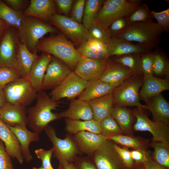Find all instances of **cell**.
I'll list each match as a JSON object with an SVG mask.
<instances>
[{
    "mask_svg": "<svg viewBox=\"0 0 169 169\" xmlns=\"http://www.w3.org/2000/svg\"><path fill=\"white\" fill-rule=\"evenodd\" d=\"M132 157L135 164L142 163L144 160L150 154L147 151L139 150H133L131 151Z\"/></svg>",
    "mask_w": 169,
    "mask_h": 169,
    "instance_id": "obj_53",
    "label": "cell"
},
{
    "mask_svg": "<svg viewBox=\"0 0 169 169\" xmlns=\"http://www.w3.org/2000/svg\"><path fill=\"white\" fill-rule=\"evenodd\" d=\"M143 79L142 75L132 76L115 88L112 92L114 105L126 107L136 106L143 109L140 102L139 90Z\"/></svg>",
    "mask_w": 169,
    "mask_h": 169,
    "instance_id": "obj_6",
    "label": "cell"
},
{
    "mask_svg": "<svg viewBox=\"0 0 169 169\" xmlns=\"http://www.w3.org/2000/svg\"><path fill=\"white\" fill-rule=\"evenodd\" d=\"M126 17L130 24L151 22L153 18L151 11L146 3L141 4Z\"/></svg>",
    "mask_w": 169,
    "mask_h": 169,
    "instance_id": "obj_39",
    "label": "cell"
},
{
    "mask_svg": "<svg viewBox=\"0 0 169 169\" xmlns=\"http://www.w3.org/2000/svg\"><path fill=\"white\" fill-rule=\"evenodd\" d=\"M10 26L0 18V38Z\"/></svg>",
    "mask_w": 169,
    "mask_h": 169,
    "instance_id": "obj_56",
    "label": "cell"
},
{
    "mask_svg": "<svg viewBox=\"0 0 169 169\" xmlns=\"http://www.w3.org/2000/svg\"><path fill=\"white\" fill-rule=\"evenodd\" d=\"M85 0H76L74 1L70 18L79 23H81L83 15Z\"/></svg>",
    "mask_w": 169,
    "mask_h": 169,
    "instance_id": "obj_46",
    "label": "cell"
},
{
    "mask_svg": "<svg viewBox=\"0 0 169 169\" xmlns=\"http://www.w3.org/2000/svg\"><path fill=\"white\" fill-rule=\"evenodd\" d=\"M65 122V130L70 135L84 131L97 134L101 133L100 123L93 119L82 121L66 119Z\"/></svg>",
    "mask_w": 169,
    "mask_h": 169,
    "instance_id": "obj_31",
    "label": "cell"
},
{
    "mask_svg": "<svg viewBox=\"0 0 169 169\" xmlns=\"http://www.w3.org/2000/svg\"><path fill=\"white\" fill-rule=\"evenodd\" d=\"M162 32L157 24L153 21L139 22L130 24L126 31L117 37L130 42H137L146 51H151L160 44Z\"/></svg>",
    "mask_w": 169,
    "mask_h": 169,
    "instance_id": "obj_3",
    "label": "cell"
},
{
    "mask_svg": "<svg viewBox=\"0 0 169 169\" xmlns=\"http://www.w3.org/2000/svg\"><path fill=\"white\" fill-rule=\"evenodd\" d=\"M72 72L63 61L53 56L44 77L42 90H48L59 85Z\"/></svg>",
    "mask_w": 169,
    "mask_h": 169,
    "instance_id": "obj_14",
    "label": "cell"
},
{
    "mask_svg": "<svg viewBox=\"0 0 169 169\" xmlns=\"http://www.w3.org/2000/svg\"><path fill=\"white\" fill-rule=\"evenodd\" d=\"M145 169H166L158 163L150 156V154L147 157L142 163Z\"/></svg>",
    "mask_w": 169,
    "mask_h": 169,
    "instance_id": "obj_54",
    "label": "cell"
},
{
    "mask_svg": "<svg viewBox=\"0 0 169 169\" xmlns=\"http://www.w3.org/2000/svg\"><path fill=\"white\" fill-rule=\"evenodd\" d=\"M130 25L126 16L120 18L113 22L108 28L111 38L118 36L128 28Z\"/></svg>",
    "mask_w": 169,
    "mask_h": 169,
    "instance_id": "obj_43",
    "label": "cell"
},
{
    "mask_svg": "<svg viewBox=\"0 0 169 169\" xmlns=\"http://www.w3.org/2000/svg\"><path fill=\"white\" fill-rule=\"evenodd\" d=\"M132 75V72L128 67L109 58L100 79L116 87Z\"/></svg>",
    "mask_w": 169,
    "mask_h": 169,
    "instance_id": "obj_16",
    "label": "cell"
},
{
    "mask_svg": "<svg viewBox=\"0 0 169 169\" xmlns=\"http://www.w3.org/2000/svg\"><path fill=\"white\" fill-rule=\"evenodd\" d=\"M44 130L54 148L53 157L59 163L74 162L81 152L73 137L67 135L64 139L59 138L54 129L49 125Z\"/></svg>",
    "mask_w": 169,
    "mask_h": 169,
    "instance_id": "obj_8",
    "label": "cell"
},
{
    "mask_svg": "<svg viewBox=\"0 0 169 169\" xmlns=\"http://www.w3.org/2000/svg\"><path fill=\"white\" fill-rule=\"evenodd\" d=\"M152 72L153 75L165 76L168 78L169 63L165 54L160 48L157 47L153 52Z\"/></svg>",
    "mask_w": 169,
    "mask_h": 169,
    "instance_id": "obj_35",
    "label": "cell"
},
{
    "mask_svg": "<svg viewBox=\"0 0 169 169\" xmlns=\"http://www.w3.org/2000/svg\"><path fill=\"white\" fill-rule=\"evenodd\" d=\"M108 59H94L82 57L73 71L82 79L89 81L100 79Z\"/></svg>",
    "mask_w": 169,
    "mask_h": 169,
    "instance_id": "obj_15",
    "label": "cell"
},
{
    "mask_svg": "<svg viewBox=\"0 0 169 169\" xmlns=\"http://www.w3.org/2000/svg\"><path fill=\"white\" fill-rule=\"evenodd\" d=\"M36 49L49 54L64 62L73 72L82 56L73 44L62 34L43 38L39 41Z\"/></svg>",
    "mask_w": 169,
    "mask_h": 169,
    "instance_id": "obj_2",
    "label": "cell"
},
{
    "mask_svg": "<svg viewBox=\"0 0 169 169\" xmlns=\"http://www.w3.org/2000/svg\"><path fill=\"white\" fill-rule=\"evenodd\" d=\"M58 169H78L74 162L59 163Z\"/></svg>",
    "mask_w": 169,
    "mask_h": 169,
    "instance_id": "obj_55",
    "label": "cell"
},
{
    "mask_svg": "<svg viewBox=\"0 0 169 169\" xmlns=\"http://www.w3.org/2000/svg\"><path fill=\"white\" fill-rule=\"evenodd\" d=\"M21 77L14 68L9 66L0 67V87L3 89L8 84Z\"/></svg>",
    "mask_w": 169,
    "mask_h": 169,
    "instance_id": "obj_42",
    "label": "cell"
},
{
    "mask_svg": "<svg viewBox=\"0 0 169 169\" xmlns=\"http://www.w3.org/2000/svg\"><path fill=\"white\" fill-rule=\"evenodd\" d=\"M142 110L137 107L131 111L136 119V122L133 125L134 130L151 133L152 136V142L161 141L169 143L168 125L150 120Z\"/></svg>",
    "mask_w": 169,
    "mask_h": 169,
    "instance_id": "obj_10",
    "label": "cell"
},
{
    "mask_svg": "<svg viewBox=\"0 0 169 169\" xmlns=\"http://www.w3.org/2000/svg\"><path fill=\"white\" fill-rule=\"evenodd\" d=\"M100 123L102 130L101 134L106 137L122 133L117 123L111 115L104 119Z\"/></svg>",
    "mask_w": 169,
    "mask_h": 169,
    "instance_id": "obj_40",
    "label": "cell"
},
{
    "mask_svg": "<svg viewBox=\"0 0 169 169\" xmlns=\"http://www.w3.org/2000/svg\"><path fill=\"white\" fill-rule=\"evenodd\" d=\"M153 52L148 51L141 54V68L143 76H153L152 72Z\"/></svg>",
    "mask_w": 169,
    "mask_h": 169,
    "instance_id": "obj_44",
    "label": "cell"
},
{
    "mask_svg": "<svg viewBox=\"0 0 169 169\" xmlns=\"http://www.w3.org/2000/svg\"><path fill=\"white\" fill-rule=\"evenodd\" d=\"M36 99L35 105L27 110L28 125L33 132L39 134L50 122L61 118L59 113L52 111L60 102L52 99L43 90L38 92Z\"/></svg>",
    "mask_w": 169,
    "mask_h": 169,
    "instance_id": "obj_1",
    "label": "cell"
},
{
    "mask_svg": "<svg viewBox=\"0 0 169 169\" xmlns=\"http://www.w3.org/2000/svg\"><path fill=\"white\" fill-rule=\"evenodd\" d=\"M114 143L107 139L90 157L97 169H128L114 148Z\"/></svg>",
    "mask_w": 169,
    "mask_h": 169,
    "instance_id": "obj_12",
    "label": "cell"
},
{
    "mask_svg": "<svg viewBox=\"0 0 169 169\" xmlns=\"http://www.w3.org/2000/svg\"><path fill=\"white\" fill-rule=\"evenodd\" d=\"M141 54L132 53L111 57L113 61L128 67L133 75H142L141 68Z\"/></svg>",
    "mask_w": 169,
    "mask_h": 169,
    "instance_id": "obj_37",
    "label": "cell"
},
{
    "mask_svg": "<svg viewBox=\"0 0 169 169\" xmlns=\"http://www.w3.org/2000/svg\"><path fill=\"white\" fill-rule=\"evenodd\" d=\"M89 39H95L107 44L111 38L108 31L96 23L91 25L88 29Z\"/></svg>",
    "mask_w": 169,
    "mask_h": 169,
    "instance_id": "obj_41",
    "label": "cell"
},
{
    "mask_svg": "<svg viewBox=\"0 0 169 169\" xmlns=\"http://www.w3.org/2000/svg\"><path fill=\"white\" fill-rule=\"evenodd\" d=\"M143 109L151 113L153 121L162 122L168 125L169 123V103L161 93L151 98L145 102Z\"/></svg>",
    "mask_w": 169,
    "mask_h": 169,
    "instance_id": "obj_22",
    "label": "cell"
},
{
    "mask_svg": "<svg viewBox=\"0 0 169 169\" xmlns=\"http://www.w3.org/2000/svg\"><path fill=\"white\" fill-rule=\"evenodd\" d=\"M61 118L87 120L93 119V112L88 102L74 99L70 100L68 108L59 113Z\"/></svg>",
    "mask_w": 169,
    "mask_h": 169,
    "instance_id": "obj_24",
    "label": "cell"
},
{
    "mask_svg": "<svg viewBox=\"0 0 169 169\" xmlns=\"http://www.w3.org/2000/svg\"><path fill=\"white\" fill-rule=\"evenodd\" d=\"M7 102L26 107L36 99L37 92L27 79L21 77L3 89Z\"/></svg>",
    "mask_w": 169,
    "mask_h": 169,
    "instance_id": "obj_7",
    "label": "cell"
},
{
    "mask_svg": "<svg viewBox=\"0 0 169 169\" xmlns=\"http://www.w3.org/2000/svg\"><path fill=\"white\" fill-rule=\"evenodd\" d=\"M77 50L83 57L94 59H108L107 44L100 40L89 39Z\"/></svg>",
    "mask_w": 169,
    "mask_h": 169,
    "instance_id": "obj_27",
    "label": "cell"
},
{
    "mask_svg": "<svg viewBox=\"0 0 169 169\" xmlns=\"http://www.w3.org/2000/svg\"><path fill=\"white\" fill-rule=\"evenodd\" d=\"M59 11L64 15L68 16L72 8L74 0H54Z\"/></svg>",
    "mask_w": 169,
    "mask_h": 169,
    "instance_id": "obj_51",
    "label": "cell"
},
{
    "mask_svg": "<svg viewBox=\"0 0 169 169\" xmlns=\"http://www.w3.org/2000/svg\"><path fill=\"white\" fill-rule=\"evenodd\" d=\"M8 126L15 135L19 142L23 159L27 162H30L33 157L30 151L29 145L31 142L39 141V134L29 131L26 126L23 124L13 127Z\"/></svg>",
    "mask_w": 169,
    "mask_h": 169,
    "instance_id": "obj_21",
    "label": "cell"
},
{
    "mask_svg": "<svg viewBox=\"0 0 169 169\" xmlns=\"http://www.w3.org/2000/svg\"><path fill=\"white\" fill-rule=\"evenodd\" d=\"M6 103L3 89L0 87V107L3 106Z\"/></svg>",
    "mask_w": 169,
    "mask_h": 169,
    "instance_id": "obj_57",
    "label": "cell"
},
{
    "mask_svg": "<svg viewBox=\"0 0 169 169\" xmlns=\"http://www.w3.org/2000/svg\"><path fill=\"white\" fill-rule=\"evenodd\" d=\"M56 6L53 0H31L23 13L25 17H34L47 23L56 13Z\"/></svg>",
    "mask_w": 169,
    "mask_h": 169,
    "instance_id": "obj_18",
    "label": "cell"
},
{
    "mask_svg": "<svg viewBox=\"0 0 169 169\" xmlns=\"http://www.w3.org/2000/svg\"><path fill=\"white\" fill-rule=\"evenodd\" d=\"M92 109L93 119L100 123L111 115L114 107L112 93H110L88 102Z\"/></svg>",
    "mask_w": 169,
    "mask_h": 169,
    "instance_id": "obj_29",
    "label": "cell"
},
{
    "mask_svg": "<svg viewBox=\"0 0 169 169\" xmlns=\"http://www.w3.org/2000/svg\"><path fill=\"white\" fill-rule=\"evenodd\" d=\"M141 87L139 93V98L140 100L145 102L162 92L169 90V79H162L154 76H143Z\"/></svg>",
    "mask_w": 169,
    "mask_h": 169,
    "instance_id": "obj_23",
    "label": "cell"
},
{
    "mask_svg": "<svg viewBox=\"0 0 169 169\" xmlns=\"http://www.w3.org/2000/svg\"><path fill=\"white\" fill-rule=\"evenodd\" d=\"M87 83V81L72 71L59 85L54 88L49 96L56 101L64 98L71 100L81 94Z\"/></svg>",
    "mask_w": 169,
    "mask_h": 169,
    "instance_id": "obj_13",
    "label": "cell"
},
{
    "mask_svg": "<svg viewBox=\"0 0 169 169\" xmlns=\"http://www.w3.org/2000/svg\"><path fill=\"white\" fill-rule=\"evenodd\" d=\"M32 169H48L43 167L41 166L40 167H33Z\"/></svg>",
    "mask_w": 169,
    "mask_h": 169,
    "instance_id": "obj_59",
    "label": "cell"
},
{
    "mask_svg": "<svg viewBox=\"0 0 169 169\" xmlns=\"http://www.w3.org/2000/svg\"><path fill=\"white\" fill-rule=\"evenodd\" d=\"M106 139L124 147L144 151H147L149 144L148 140L142 138L122 134L108 136L106 137Z\"/></svg>",
    "mask_w": 169,
    "mask_h": 169,
    "instance_id": "obj_32",
    "label": "cell"
},
{
    "mask_svg": "<svg viewBox=\"0 0 169 169\" xmlns=\"http://www.w3.org/2000/svg\"><path fill=\"white\" fill-rule=\"evenodd\" d=\"M4 145L0 139V169H14L11 157L6 151Z\"/></svg>",
    "mask_w": 169,
    "mask_h": 169,
    "instance_id": "obj_49",
    "label": "cell"
},
{
    "mask_svg": "<svg viewBox=\"0 0 169 169\" xmlns=\"http://www.w3.org/2000/svg\"><path fill=\"white\" fill-rule=\"evenodd\" d=\"M100 79L87 81L86 87L78 99L87 102L109 93H112L115 88Z\"/></svg>",
    "mask_w": 169,
    "mask_h": 169,
    "instance_id": "obj_28",
    "label": "cell"
},
{
    "mask_svg": "<svg viewBox=\"0 0 169 169\" xmlns=\"http://www.w3.org/2000/svg\"><path fill=\"white\" fill-rule=\"evenodd\" d=\"M104 1L85 0L82 22L87 29L96 22L97 15Z\"/></svg>",
    "mask_w": 169,
    "mask_h": 169,
    "instance_id": "obj_36",
    "label": "cell"
},
{
    "mask_svg": "<svg viewBox=\"0 0 169 169\" xmlns=\"http://www.w3.org/2000/svg\"><path fill=\"white\" fill-rule=\"evenodd\" d=\"M25 18L23 12L15 11L0 0V18L10 26L20 30Z\"/></svg>",
    "mask_w": 169,
    "mask_h": 169,
    "instance_id": "obj_33",
    "label": "cell"
},
{
    "mask_svg": "<svg viewBox=\"0 0 169 169\" xmlns=\"http://www.w3.org/2000/svg\"><path fill=\"white\" fill-rule=\"evenodd\" d=\"M151 11L153 18L156 19L157 23L161 29L162 32L169 31V8L160 12L154 10Z\"/></svg>",
    "mask_w": 169,
    "mask_h": 169,
    "instance_id": "obj_45",
    "label": "cell"
},
{
    "mask_svg": "<svg viewBox=\"0 0 169 169\" xmlns=\"http://www.w3.org/2000/svg\"><path fill=\"white\" fill-rule=\"evenodd\" d=\"M153 159L166 169L169 168V143L161 141L152 142Z\"/></svg>",
    "mask_w": 169,
    "mask_h": 169,
    "instance_id": "obj_38",
    "label": "cell"
},
{
    "mask_svg": "<svg viewBox=\"0 0 169 169\" xmlns=\"http://www.w3.org/2000/svg\"><path fill=\"white\" fill-rule=\"evenodd\" d=\"M53 57L52 55L42 52L35 58L32 64L28 79L38 93L42 90L44 77L47 66Z\"/></svg>",
    "mask_w": 169,
    "mask_h": 169,
    "instance_id": "obj_20",
    "label": "cell"
},
{
    "mask_svg": "<svg viewBox=\"0 0 169 169\" xmlns=\"http://www.w3.org/2000/svg\"><path fill=\"white\" fill-rule=\"evenodd\" d=\"M57 28L38 18L25 17L19 32L21 43H24L32 53L37 54L36 48L39 41L48 33H57Z\"/></svg>",
    "mask_w": 169,
    "mask_h": 169,
    "instance_id": "obj_4",
    "label": "cell"
},
{
    "mask_svg": "<svg viewBox=\"0 0 169 169\" xmlns=\"http://www.w3.org/2000/svg\"><path fill=\"white\" fill-rule=\"evenodd\" d=\"M37 54L31 52L24 43L20 42L14 69L21 76L28 79L30 71Z\"/></svg>",
    "mask_w": 169,
    "mask_h": 169,
    "instance_id": "obj_30",
    "label": "cell"
},
{
    "mask_svg": "<svg viewBox=\"0 0 169 169\" xmlns=\"http://www.w3.org/2000/svg\"><path fill=\"white\" fill-rule=\"evenodd\" d=\"M141 2V0H105L97 15L96 23L107 29L114 21L129 15Z\"/></svg>",
    "mask_w": 169,
    "mask_h": 169,
    "instance_id": "obj_5",
    "label": "cell"
},
{
    "mask_svg": "<svg viewBox=\"0 0 169 169\" xmlns=\"http://www.w3.org/2000/svg\"><path fill=\"white\" fill-rule=\"evenodd\" d=\"M54 149V148L53 147L48 150L40 148L35 151L37 157L42 161V166L48 169H54L51 163V159Z\"/></svg>",
    "mask_w": 169,
    "mask_h": 169,
    "instance_id": "obj_48",
    "label": "cell"
},
{
    "mask_svg": "<svg viewBox=\"0 0 169 169\" xmlns=\"http://www.w3.org/2000/svg\"><path fill=\"white\" fill-rule=\"evenodd\" d=\"M0 139L3 142L6 150L11 157L16 159L19 163L22 164L23 159L19 142L15 135L0 117Z\"/></svg>",
    "mask_w": 169,
    "mask_h": 169,
    "instance_id": "obj_25",
    "label": "cell"
},
{
    "mask_svg": "<svg viewBox=\"0 0 169 169\" xmlns=\"http://www.w3.org/2000/svg\"><path fill=\"white\" fill-rule=\"evenodd\" d=\"M20 42L18 30L9 26L0 38V67L14 68Z\"/></svg>",
    "mask_w": 169,
    "mask_h": 169,
    "instance_id": "obj_11",
    "label": "cell"
},
{
    "mask_svg": "<svg viewBox=\"0 0 169 169\" xmlns=\"http://www.w3.org/2000/svg\"><path fill=\"white\" fill-rule=\"evenodd\" d=\"M26 107L7 102L0 107V117L7 125L13 127L19 125H28Z\"/></svg>",
    "mask_w": 169,
    "mask_h": 169,
    "instance_id": "obj_19",
    "label": "cell"
},
{
    "mask_svg": "<svg viewBox=\"0 0 169 169\" xmlns=\"http://www.w3.org/2000/svg\"><path fill=\"white\" fill-rule=\"evenodd\" d=\"M129 169H145L142 164H135L132 168Z\"/></svg>",
    "mask_w": 169,
    "mask_h": 169,
    "instance_id": "obj_58",
    "label": "cell"
},
{
    "mask_svg": "<svg viewBox=\"0 0 169 169\" xmlns=\"http://www.w3.org/2000/svg\"><path fill=\"white\" fill-rule=\"evenodd\" d=\"M132 114L125 107L114 105L111 116L119 126L122 133L130 132L132 123Z\"/></svg>",
    "mask_w": 169,
    "mask_h": 169,
    "instance_id": "obj_34",
    "label": "cell"
},
{
    "mask_svg": "<svg viewBox=\"0 0 169 169\" xmlns=\"http://www.w3.org/2000/svg\"><path fill=\"white\" fill-rule=\"evenodd\" d=\"M114 148L121 160L128 169L133 167L135 165L131 151L128 148H121L114 143Z\"/></svg>",
    "mask_w": 169,
    "mask_h": 169,
    "instance_id": "obj_47",
    "label": "cell"
},
{
    "mask_svg": "<svg viewBox=\"0 0 169 169\" xmlns=\"http://www.w3.org/2000/svg\"><path fill=\"white\" fill-rule=\"evenodd\" d=\"M3 1L13 10L23 12L28 6L30 2L27 0H5Z\"/></svg>",
    "mask_w": 169,
    "mask_h": 169,
    "instance_id": "obj_50",
    "label": "cell"
},
{
    "mask_svg": "<svg viewBox=\"0 0 169 169\" xmlns=\"http://www.w3.org/2000/svg\"><path fill=\"white\" fill-rule=\"evenodd\" d=\"M49 22L60 30L78 48L89 39L88 29L82 24L77 23L70 17L55 13L51 17Z\"/></svg>",
    "mask_w": 169,
    "mask_h": 169,
    "instance_id": "obj_9",
    "label": "cell"
},
{
    "mask_svg": "<svg viewBox=\"0 0 169 169\" xmlns=\"http://www.w3.org/2000/svg\"><path fill=\"white\" fill-rule=\"evenodd\" d=\"M73 138L81 152L89 157L103 144L106 137L88 131L79 132L73 135Z\"/></svg>",
    "mask_w": 169,
    "mask_h": 169,
    "instance_id": "obj_17",
    "label": "cell"
},
{
    "mask_svg": "<svg viewBox=\"0 0 169 169\" xmlns=\"http://www.w3.org/2000/svg\"><path fill=\"white\" fill-rule=\"evenodd\" d=\"M107 49L109 58L112 56L132 53L142 54L148 52L138 44H133L117 36L111 38L107 44Z\"/></svg>",
    "mask_w": 169,
    "mask_h": 169,
    "instance_id": "obj_26",
    "label": "cell"
},
{
    "mask_svg": "<svg viewBox=\"0 0 169 169\" xmlns=\"http://www.w3.org/2000/svg\"><path fill=\"white\" fill-rule=\"evenodd\" d=\"M78 169H97L91 159L87 157H78L74 161Z\"/></svg>",
    "mask_w": 169,
    "mask_h": 169,
    "instance_id": "obj_52",
    "label": "cell"
}]
</instances>
